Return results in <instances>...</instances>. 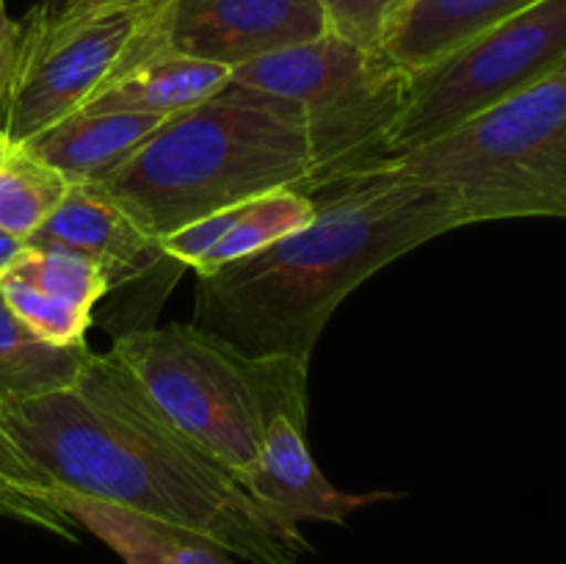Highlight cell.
Here are the masks:
<instances>
[{"label":"cell","mask_w":566,"mask_h":564,"mask_svg":"<svg viewBox=\"0 0 566 564\" xmlns=\"http://www.w3.org/2000/svg\"><path fill=\"white\" fill-rule=\"evenodd\" d=\"M0 429L55 487L180 525L249 564H298L310 551L111 352L88 354L70 385L0 404Z\"/></svg>","instance_id":"1"},{"label":"cell","mask_w":566,"mask_h":564,"mask_svg":"<svg viewBox=\"0 0 566 564\" xmlns=\"http://www.w3.org/2000/svg\"><path fill=\"white\" fill-rule=\"evenodd\" d=\"M307 227L197 276L193 321L254 357L310 365L343 299L420 243L457 230L451 199L374 166L313 194Z\"/></svg>","instance_id":"2"},{"label":"cell","mask_w":566,"mask_h":564,"mask_svg":"<svg viewBox=\"0 0 566 564\" xmlns=\"http://www.w3.org/2000/svg\"><path fill=\"white\" fill-rule=\"evenodd\" d=\"M97 188L160 243L263 194H313L315 166L296 108L227 83L216 97L169 116Z\"/></svg>","instance_id":"3"},{"label":"cell","mask_w":566,"mask_h":564,"mask_svg":"<svg viewBox=\"0 0 566 564\" xmlns=\"http://www.w3.org/2000/svg\"><path fill=\"white\" fill-rule=\"evenodd\" d=\"M111 354L241 487L276 418L307 429L310 365L302 359L254 357L197 324L127 330Z\"/></svg>","instance_id":"4"},{"label":"cell","mask_w":566,"mask_h":564,"mask_svg":"<svg viewBox=\"0 0 566 564\" xmlns=\"http://www.w3.org/2000/svg\"><path fill=\"white\" fill-rule=\"evenodd\" d=\"M379 166L446 194L462 227L566 221V61L468 125Z\"/></svg>","instance_id":"5"},{"label":"cell","mask_w":566,"mask_h":564,"mask_svg":"<svg viewBox=\"0 0 566 564\" xmlns=\"http://www.w3.org/2000/svg\"><path fill=\"white\" fill-rule=\"evenodd\" d=\"M230 86L298 111L313 153L315 194L374 169L390 155L392 127L407 105L409 72L385 50H365L324 33L235 66Z\"/></svg>","instance_id":"6"},{"label":"cell","mask_w":566,"mask_h":564,"mask_svg":"<svg viewBox=\"0 0 566 564\" xmlns=\"http://www.w3.org/2000/svg\"><path fill=\"white\" fill-rule=\"evenodd\" d=\"M171 0L92 9L77 0L42 3L17 22L6 136L11 144L75 116L116 72L166 42Z\"/></svg>","instance_id":"7"},{"label":"cell","mask_w":566,"mask_h":564,"mask_svg":"<svg viewBox=\"0 0 566 564\" xmlns=\"http://www.w3.org/2000/svg\"><path fill=\"white\" fill-rule=\"evenodd\" d=\"M564 61L566 0H539L486 28L442 59L409 72L407 105L392 127L387 158L448 136L551 75Z\"/></svg>","instance_id":"8"},{"label":"cell","mask_w":566,"mask_h":564,"mask_svg":"<svg viewBox=\"0 0 566 564\" xmlns=\"http://www.w3.org/2000/svg\"><path fill=\"white\" fill-rule=\"evenodd\" d=\"M329 33L318 0H171L166 42L230 70Z\"/></svg>","instance_id":"9"},{"label":"cell","mask_w":566,"mask_h":564,"mask_svg":"<svg viewBox=\"0 0 566 564\" xmlns=\"http://www.w3.org/2000/svg\"><path fill=\"white\" fill-rule=\"evenodd\" d=\"M315 199L298 188L263 194L216 210L160 241L166 260L202 276L271 247L313 221Z\"/></svg>","instance_id":"10"},{"label":"cell","mask_w":566,"mask_h":564,"mask_svg":"<svg viewBox=\"0 0 566 564\" xmlns=\"http://www.w3.org/2000/svg\"><path fill=\"white\" fill-rule=\"evenodd\" d=\"M307 429L287 418H276L265 435L258 468L243 490L285 518L287 523H335L343 525L354 512L370 503L401 498L398 492H340L326 481L307 446Z\"/></svg>","instance_id":"11"},{"label":"cell","mask_w":566,"mask_h":564,"mask_svg":"<svg viewBox=\"0 0 566 564\" xmlns=\"http://www.w3.org/2000/svg\"><path fill=\"white\" fill-rule=\"evenodd\" d=\"M28 247L75 249L103 265L114 288L166 260L160 243L97 186H72Z\"/></svg>","instance_id":"12"},{"label":"cell","mask_w":566,"mask_h":564,"mask_svg":"<svg viewBox=\"0 0 566 564\" xmlns=\"http://www.w3.org/2000/svg\"><path fill=\"white\" fill-rule=\"evenodd\" d=\"M232 70L164 48L116 72L77 114H158L175 116L224 92Z\"/></svg>","instance_id":"13"},{"label":"cell","mask_w":566,"mask_h":564,"mask_svg":"<svg viewBox=\"0 0 566 564\" xmlns=\"http://www.w3.org/2000/svg\"><path fill=\"white\" fill-rule=\"evenodd\" d=\"M169 116L158 114H75L31 142L17 144L70 180V186H97L114 175Z\"/></svg>","instance_id":"14"},{"label":"cell","mask_w":566,"mask_h":564,"mask_svg":"<svg viewBox=\"0 0 566 564\" xmlns=\"http://www.w3.org/2000/svg\"><path fill=\"white\" fill-rule=\"evenodd\" d=\"M64 512L103 540L125 564H238L230 551L180 525L59 487Z\"/></svg>","instance_id":"15"},{"label":"cell","mask_w":566,"mask_h":564,"mask_svg":"<svg viewBox=\"0 0 566 564\" xmlns=\"http://www.w3.org/2000/svg\"><path fill=\"white\" fill-rule=\"evenodd\" d=\"M534 3L539 0H409L387 36L385 53L415 72Z\"/></svg>","instance_id":"16"},{"label":"cell","mask_w":566,"mask_h":564,"mask_svg":"<svg viewBox=\"0 0 566 564\" xmlns=\"http://www.w3.org/2000/svg\"><path fill=\"white\" fill-rule=\"evenodd\" d=\"M92 354L88 343L50 346L39 341L6 304L0 291V404L42 396L70 385Z\"/></svg>","instance_id":"17"},{"label":"cell","mask_w":566,"mask_h":564,"mask_svg":"<svg viewBox=\"0 0 566 564\" xmlns=\"http://www.w3.org/2000/svg\"><path fill=\"white\" fill-rule=\"evenodd\" d=\"M0 518L20 520L66 542H77V529H81L61 506L59 487L3 429H0Z\"/></svg>","instance_id":"18"},{"label":"cell","mask_w":566,"mask_h":564,"mask_svg":"<svg viewBox=\"0 0 566 564\" xmlns=\"http://www.w3.org/2000/svg\"><path fill=\"white\" fill-rule=\"evenodd\" d=\"M70 188L61 171L14 144L0 166V230L28 243Z\"/></svg>","instance_id":"19"},{"label":"cell","mask_w":566,"mask_h":564,"mask_svg":"<svg viewBox=\"0 0 566 564\" xmlns=\"http://www.w3.org/2000/svg\"><path fill=\"white\" fill-rule=\"evenodd\" d=\"M6 271L88 313L114 288L103 265L64 247H25Z\"/></svg>","instance_id":"20"},{"label":"cell","mask_w":566,"mask_h":564,"mask_svg":"<svg viewBox=\"0 0 566 564\" xmlns=\"http://www.w3.org/2000/svg\"><path fill=\"white\" fill-rule=\"evenodd\" d=\"M0 291H3L11 313L39 341L50 343V346H77V343H86V332L92 326V313L88 310L75 307V304L31 285L28 280L9 274V271L0 274Z\"/></svg>","instance_id":"21"},{"label":"cell","mask_w":566,"mask_h":564,"mask_svg":"<svg viewBox=\"0 0 566 564\" xmlns=\"http://www.w3.org/2000/svg\"><path fill=\"white\" fill-rule=\"evenodd\" d=\"M329 33L365 50H385L409 0H318Z\"/></svg>","instance_id":"22"},{"label":"cell","mask_w":566,"mask_h":564,"mask_svg":"<svg viewBox=\"0 0 566 564\" xmlns=\"http://www.w3.org/2000/svg\"><path fill=\"white\" fill-rule=\"evenodd\" d=\"M14 39L17 22L6 14V0H0V130L6 133V114H9L11 72H14Z\"/></svg>","instance_id":"23"},{"label":"cell","mask_w":566,"mask_h":564,"mask_svg":"<svg viewBox=\"0 0 566 564\" xmlns=\"http://www.w3.org/2000/svg\"><path fill=\"white\" fill-rule=\"evenodd\" d=\"M25 247H28L25 241H20V238H14V236H9L6 230H0V274H3L11 263H14L17 254H20Z\"/></svg>","instance_id":"24"},{"label":"cell","mask_w":566,"mask_h":564,"mask_svg":"<svg viewBox=\"0 0 566 564\" xmlns=\"http://www.w3.org/2000/svg\"><path fill=\"white\" fill-rule=\"evenodd\" d=\"M11 147H14V144L9 142V136H6L3 130H0V166H3V160L9 158V153H11Z\"/></svg>","instance_id":"25"}]
</instances>
